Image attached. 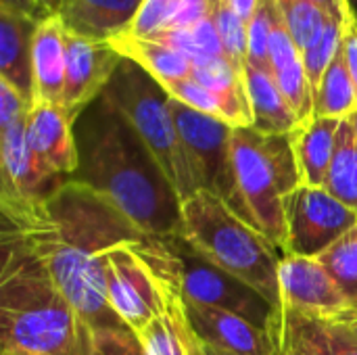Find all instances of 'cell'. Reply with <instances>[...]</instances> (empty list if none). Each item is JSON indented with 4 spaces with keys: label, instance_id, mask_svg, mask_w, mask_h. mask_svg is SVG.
<instances>
[{
    "label": "cell",
    "instance_id": "cell-1",
    "mask_svg": "<svg viewBox=\"0 0 357 355\" xmlns=\"http://www.w3.org/2000/svg\"><path fill=\"white\" fill-rule=\"evenodd\" d=\"M2 234L21 243L92 331L128 328L109 305V253L146 239L98 192L67 180L42 201H4ZM130 331V328H128Z\"/></svg>",
    "mask_w": 357,
    "mask_h": 355
},
{
    "label": "cell",
    "instance_id": "cell-2",
    "mask_svg": "<svg viewBox=\"0 0 357 355\" xmlns=\"http://www.w3.org/2000/svg\"><path fill=\"white\" fill-rule=\"evenodd\" d=\"M73 130L79 163L71 180L98 192L146 236L182 234V199L146 142L105 94L75 119Z\"/></svg>",
    "mask_w": 357,
    "mask_h": 355
},
{
    "label": "cell",
    "instance_id": "cell-3",
    "mask_svg": "<svg viewBox=\"0 0 357 355\" xmlns=\"http://www.w3.org/2000/svg\"><path fill=\"white\" fill-rule=\"evenodd\" d=\"M92 328L61 293L44 266L2 234L0 339L2 352L90 355Z\"/></svg>",
    "mask_w": 357,
    "mask_h": 355
},
{
    "label": "cell",
    "instance_id": "cell-4",
    "mask_svg": "<svg viewBox=\"0 0 357 355\" xmlns=\"http://www.w3.org/2000/svg\"><path fill=\"white\" fill-rule=\"evenodd\" d=\"M180 236L207 262L255 289L284 314L280 291L282 253L220 197L207 190H197L188 197L182 203Z\"/></svg>",
    "mask_w": 357,
    "mask_h": 355
},
{
    "label": "cell",
    "instance_id": "cell-5",
    "mask_svg": "<svg viewBox=\"0 0 357 355\" xmlns=\"http://www.w3.org/2000/svg\"><path fill=\"white\" fill-rule=\"evenodd\" d=\"M238 218L270 239L284 257V199L301 186L291 134H261L234 128L230 140Z\"/></svg>",
    "mask_w": 357,
    "mask_h": 355
},
{
    "label": "cell",
    "instance_id": "cell-6",
    "mask_svg": "<svg viewBox=\"0 0 357 355\" xmlns=\"http://www.w3.org/2000/svg\"><path fill=\"white\" fill-rule=\"evenodd\" d=\"M153 274L169 280L186 301L238 314L266 331L280 349L282 314L255 289L199 255L180 234L146 236L136 245Z\"/></svg>",
    "mask_w": 357,
    "mask_h": 355
},
{
    "label": "cell",
    "instance_id": "cell-7",
    "mask_svg": "<svg viewBox=\"0 0 357 355\" xmlns=\"http://www.w3.org/2000/svg\"><path fill=\"white\" fill-rule=\"evenodd\" d=\"M161 163L182 203L197 192L186 149L169 111V94L140 65L123 59L102 92Z\"/></svg>",
    "mask_w": 357,
    "mask_h": 355
},
{
    "label": "cell",
    "instance_id": "cell-8",
    "mask_svg": "<svg viewBox=\"0 0 357 355\" xmlns=\"http://www.w3.org/2000/svg\"><path fill=\"white\" fill-rule=\"evenodd\" d=\"M169 111L186 149L197 190L213 192L238 216V195L230 159L234 126L220 117L195 111L172 96Z\"/></svg>",
    "mask_w": 357,
    "mask_h": 355
},
{
    "label": "cell",
    "instance_id": "cell-9",
    "mask_svg": "<svg viewBox=\"0 0 357 355\" xmlns=\"http://www.w3.org/2000/svg\"><path fill=\"white\" fill-rule=\"evenodd\" d=\"M284 255L320 257L357 226V213L326 188L301 184L284 199Z\"/></svg>",
    "mask_w": 357,
    "mask_h": 355
},
{
    "label": "cell",
    "instance_id": "cell-10",
    "mask_svg": "<svg viewBox=\"0 0 357 355\" xmlns=\"http://www.w3.org/2000/svg\"><path fill=\"white\" fill-rule=\"evenodd\" d=\"M280 291L284 310L331 324H357V308L316 257L284 255L280 264Z\"/></svg>",
    "mask_w": 357,
    "mask_h": 355
},
{
    "label": "cell",
    "instance_id": "cell-11",
    "mask_svg": "<svg viewBox=\"0 0 357 355\" xmlns=\"http://www.w3.org/2000/svg\"><path fill=\"white\" fill-rule=\"evenodd\" d=\"M136 245H121L109 253L107 297L117 318L134 335H140L161 316L163 293L157 276L136 251Z\"/></svg>",
    "mask_w": 357,
    "mask_h": 355
},
{
    "label": "cell",
    "instance_id": "cell-12",
    "mask_svg": "<svg viewBox=\"0 0 357 355\" xmlns=\"http://www.w3.org/2000/svg\"><path fill=\"white\" fill-rule=\"evenodd\" d=\"M67 65L61 107L75 121L109 86L123 56L109 40H90L75 33L65 36Z\"/></svg>",
    "mask_w": 357,
    "mask_h": 355
},
{
    "label": "cell",
    "instance_id": "cell-13",
    "mask_svg": "<svg viewBox=\"0 0 357 355\" xmlns=\"http://www.w3.org/2000/svg\"><path fill=\"white\" fill-rule=\"evenodd\" d=\"M65 182L31 151L27 115L0 128V199L42 201Z\"/></svg>",
    "mask_w": 357,
    "mask_h": 355
},
{
    "label": "cell",
    "instance_id": "cell-14",
    "mask_svg": "<svg viewBox=\"0 0 357 355\" xmlns=\"http://www.w3.org/2000/svg\"><path fill=\"white\" fill-rule=\"evenodd\" d=\"M184 308L188 322L203 345L234 355H280L278 345L266 331L238 314L186 299Z\"/></svg>",
    "mask_w": 357,
    "mask_h": 355
},
{
    "label": "cell",
    "instance_id": "cell-15",
    "mask_svg": "<svg viewBox=\"0 0 357 355\" xmlns=\"http://www.w3.org/2000/svg\"><path fill=\"white\" fill-rule=\"evenodd\" d=\"M75 121L61 105L36 103L27 113V142L31 151L59 176L71 180L77 172Z\"/></svg>",
    "mask_w": 357,
    "mask_h": 355
},
{
    "label": "cell",
    "instance_id": "cell-16",
    "mask_svg": "<svg viewBox=\"0 0 357 355\" xmlns=\"http://www.w3.org/2000/svg\"><path fill=\"white\" fill-rule=\"evenodd\" d=\"M40 21L0 8V80L10 84L33 107V36Z\"/></svg>",
    "mask_w": 357,
    "mask_h": 355
},
{
    "label": "cell",
    "instance_id": "cell-17",
    "mask_svg": "<svg viewBox=\"0 0 357 355\" xmlns=\"http://www.w3.org/2000/svg\"><path fill=\"white\" fill-rule=\"evenodd\" d=\"M270 67L278 88L295 109L299 121L301 123L310 121L314 117V90L303 65L301 50L289 36L278 4L274 10L272 33H270Z\"/></svg>",
    "mask_w": 357,
    "mask_h": 355
},
{
    "label": "cell",
    "instance_id": "cell-18",
    "mask_svg": "<svg viewBox=\"0 0 357 355\" xmlns=\"http://www.w3.org/2000/svg\"><path fill=\"white\" fill-rule=\"evenodd\" d=\"M280 355H357V331L284 310Z\"/></svg>",
    "mask_w": 357,
    "mask_h": 355
},
{
    "label": "cell",
    "instance_id": "cell-19",
    "mask_svg": "<svg viewBox=\"0 0 357 355\" xmlns=\"http://www.w3.org/2000/svg\"><path fill=\"white\" fill-rule=\"evenodd\" d=\"M144 0H69L56 15L69 33L111 40L134 23Z\"/></svg>",
    "mask_w": 357,
    "mask_h": 355
},
{
    "label": "cell",
    "instance_id": "cell-20",
    "mask_svg": "<svg viewBox=\"0 0 357 355\" xmlns=\"http://www.w3.org/2000/svg\"><path fill=\"white\" fill-rule=\"evenodd\" d=\"M65 36L67 29L63 27L56 15L48 17L38 25V31L33 36V52H31L36 103L61 105L63 90H65V65H67Z\"/></svg>",
    "mask_w": 357,
    "mask_h": 355
},
{
    "label": "cell",
    "instance_id": "cell-21",
    "mask_svg": "<svg viewBox=\"0 0 357 355\" xmlns=\"http://www.w3.org/2000/svg\"><path fill=\"white\" fill-rule=\"evenodd\" d=\"M343 119L312 117L291 132V144L299 167L301 184L324 188L328 167L337 146V134Z\"/></svg>",
    "mask_w": 357,
    "mask_h": 355
},
{
    "label": "cell",
    "instance_id": "cell-22",
    "mask_svg": "<svg viewBox=\"0 0 357 355\" xmlns=\"http://www.w3.org/2000/svg\"><path fill=\"white\" fill-rule=\"evenodd\" d=\"M245 84L253 113L251 128L261 134H291L301 126L295 109L278 88L272 73L247 65Z\"/></svg>",
    "mask_w": 357,
    "mask_h": 355
},
{
    "label": "cell",
    "instance_id": "cell-23",
    "mask_svg": "<svg viewBox=\"0 0 357 355\" xmlns=\"http://www.w3.org/2000/svg\"><path fill=\"white\" fill-rule=\"evenodd\" d=\"M111 46L123 56L140 65L146 73H151L159 84L174 82V80H184L192 75V61L153 38H138L130 33H121L109 40Z\"/></svg>",
    "mask_w": 357,
    "mask_h": 355
},
{
    "label": "cell",
    "instance_id": "cell-24",
    "mask_svg": "<svg viewBox=\"0 0 357 355\" xmlns=\"http://www.w3.org/2000/svg\"><path fill=\"white\" fill-rule=\"evenodd\" d=\"M357 109V90L343 56V44L328 65L316 94H314V117L347 119Z\"/></svg>",
    "mask_w": 357,
    "mask_h": 355
},
{
    "label": "cell",
    "instance_id": "cell-25",
    "mask_svg": "<svg viewBox=\"0 0 357 355\" xmlns=\"http://www.w3.org/2000/svg\"><path fill=\"white\" fill-rule=\"evenodd\" d=\"M324 188L357 213V130L349 117L341 121Z\"/></svg>",
    "mask_w": 357,
    "mask_h": 355
},
{
    "label": "cell",
    "instance_id": "cell-26",
    "mask_svg": "<svg viewBox=\"0 0 357 355\" xmlns=\"http://www.w3.org/2000/svg\"><path fill=\"white\" fill-rule=\"evenodd\" d=\"M153 40L163 42L180 52H184L192 65L197 63H205L209 59H222L226 56L218 27L213 23V17H207L195 25H190L188 29H178V31H163L153 36ZM228 59V56H226Z\"/></svg>",
    "mask_w": 357,
    "mask_h": 355
},
{
    "label": "cell",
    "instance_id": "cell-27",
    "mask_svg": "<svg viewBox=\"0 0 357 355\" xmlns=\"http://www.w3.org/2000/svg\"><path fill=\"white\" fill-rule=\"evenodd\" d=\"M276 4L289 36L301 52L322 36L331 19L312 0H276Z\"/></svg>",
    "mask_w": 357,
    "mask_h": 355
},
{
    "label": "cell",
    "instance_id": "cell-28",
    "mask_svg": "<svg viewBox=\"0 0 357 355\" xmlns=\"http://www.w3.org/2000/svg\"><path fill=\"white\" fill-rule=\"evenodd\" d=\"M316 259L326 268L345 297L357 308V226Z\"/></svg>",
    "mask_w": 357,
    "mask_h": 355
},
{
    "label": "cell",
    "instance_id": "cell-29",
    "mask_svg": "<svg viewBox=\"0 0 357 355\" xmlns=\"http://www.w3.org/2000/svg\"><path fill=\"white\" fill-rule=\"evenodd\" d=\"M213 23L218 27L224 52L228 61L245 73L247 59H249V38H247V23L224 2L220 0L213 10Z\"/></svg>",
    "mask_w": 357,
    "mask_h": 355
},
{
    "label": "cell",
    "instance_id": "cell-30",
    "mask_svg": "<svg viewBox=\"0 0 357 355\" xmlns=\"http://www.w3.org/2000/svg\"><path fill=\"white\" fill-rule=\"evenodd\" d=\"M343 29H345V23L331 17L328 23H326V29L322 31V36L310 48H305L301 52L314 94L318 90L328 65L333 63V59L337 56V52H339V48L343 44Z\"/></svg>",
    "mask_w": 357,
    "mask_h": 355
},
{
    "label": "cell",
    "instance_id": "cell-31",
    "mask_svg": "<svg viewBox=\"0 0 357 355\" xmlns=\"http://www.w3.org/2000/svg\"><path fill=\"white\" fill-rule=\"evenodd\" d=\"M276 0H259L255 15L247 23V38H249V59L247 65L257 67L261 71L272 73L270 67V33L274 21Z\"/></svg>",
    "mask_w": 357,
    "mask_h": 355
},
{
    "label": "cell",
    "instance_id": "cell-32",
    "mask_svg": "<svg viewBox=\"0 0 357 355\" xmlns=\"http://www.w3.org/2000/svg\"><path fill=\"white\" fill-rule=\"evenodd\" d=\"M161 86L165 88V92H167L172 98L184 103L186 107L228 121L224 103H222L209 88H205L203 84H199L195 77L174 80V82H165V84H161Z\"/></svg>",
    "mask_w": 357,
    "mask_h": 355
},
{
    "label": "cell",
    "instance_id": "cell-33",
    "mask_svg": "<svg viewBox=\"0 0 357 355\" xmlns=\"http://www.w3.org/2000/svg\"><path fill=\"white\" fill-rule=\"evenodd\" d=\"M182 0H144L134 23L126 33L138 38H153L169 27Z\"/></svg>",
    "mask_w": 357,
    "mask_h": 355
},
{
    "label": "cell",
    "instance_id": "cell-34",
    "mask_svg": "<svg viewBox=\"0 0 357 355\" xmlns=\"http://www.w3.org/2000/svg\"><path fill=\"white\" fill-rule=\"evenodd\" d=\"M90 355H149L140 339L128 328H102L92 333Z\"/></svg>",
    "mask_w": 357,
    "mask_h": 355
},
{
    "label": "cell",
    "instance_id": "cell-35",
    "mask_svg": "<svg viewBox=\"0 0 357 355\" xmlns=\"http://www.w3.org/2000/svg\"><path fill=\"white\" fill-rule=\"evenodd\" d=\"M29 103L4 80H0V128L29 113Z\"/></svg>",
    "mask_w": 357,
    "mask_h": 355
},
{
    "label": "cell",
    "instance_id": "cell-36",
    "mask_svg": "<svg viewBox=\"0 0 357 355\" xmlns=\"http://www.w3.org/2000/svg\"><path fill=\"white\" fill-rule=\"evenodd\" d=\"M343 56H345V65L349 69V75L356 84L357 90V17L351 15L345 21V29H343Z\"/></svg>",
    "mask_w": 357,
    "mask_h": 355
},
{
    "label": "cell",
    "instance_id": "cell-37",
    "mask_svg": "<svg viewBox=\"0 0 357 355\" xmlns=\"http://www.w3.org/2000/svg\"><path fill=\"white\" fill-rule=\"evenodd\" d=\"M0 8H8L15 13H21L25 17H31L36 21H46L48 17H52L38 0H0Z\"/></svg>",
    "mask_w": 357,
    "mask_h": 355
},
{
    "label": "cell",
    "instance_id": "cell-38",
    "mask_svg": "<svg viewBox=\"0 0 357 355\" xmlns=\"http://www.w3.org/2000/svg\"><path fill=\"white\" fill-rule=\"evenodd\" d=\"M318 8H322L328 17H333V19H339V21H347L351 15H356L354 13V8H351V4H349V0H312Z\"/></svg>",
    "mask_w": 357,
    "mask_h": 355
},
{
    "label": "cell",
    "instance_id": "cell-39",
    "mask_svg": "<svg viewBox=\"0 0 357 355\" xmlns=\"http://www.w3.org/2000/svg\"><path fill=\"white\" fill-rule=\"evenodd\" d=\"M245 23L251 21V17L255 15V8H257V2L259 0H224Z\"/></svg>",
    "mask_w": 357,
    "mask_h": 355
},
{
    "label": "cell",
    "instance_id": "cell-40",
    "mask_svg": "<svg viewBox=\"0 0 357 355\" xmlns=\"http://www.w3.org/2000/svg\"><path fill=\"white\" fill-rule=\"evenodd\" d=\"M50 15H59L63 8V0H38Z\"/></svg>",
    "mask_w": 357,
    "mask_h": 355
},
{
    "label": "cell",
    "instance_id": "cell-41",
    "mask_svg": "<svg viewBox=\"0 0 357 355\" xmlns=\"http://www.w3.org/2000/svg\"><path fill=\"white\" fill-rule=\"evenodd\" d=\"M205 352H207V355H234V354H230V352L218 349V347H209V345H205Z\"/></svg>",
    "mask_w": 357,
    "mask_h": 355
},
{
    "label": "cell",
    "instance_id": "cell-42",
    "mask_svg": "<svg viewBox=\"0 0 357 355\" xmlns=\"http://www.w3.org/2000/svg\"><path fill=\"white\" fill-rule=\"evenodd\" d=\"M349 119L354 121V126H356V130H357V109L351 113V115H349Z\"/></svg>",
    "mask_w": 357,
    "mask_h": 355
},
{
    "label": "cell",
    "instance_id": "cell-43",
    "mask_svg": "<svg viewBox=\"0 0 357 355\" xmlns=\"http://www.w3.org/2000/svg\"><path fill=\"white\" fill-rule=\"evenodd\" d=\"M2 355H25V354H15V352H2Z\"/></svg>",
    "mask_w": 357,
    "mask_h": 355
},
{
    "label": "cell",
    "instance_id": "cell-44",
    "mask_svg": "<svg viewBox=\"0 0 357 355\" xmlns=\"http://www.w3.org/2000/svg\"><path fill=\"white\" fill-rule=\"evenodd\" d=\"M67 2H69V0H63V6H65V4H67Z\"/></svg>",
    "mask_w": 357,
    "mask_h": 355
},
{
    "label": "cell",
    "instance_id": "cell-45",
    "mask_svg": "<svg viewBox=\"0 0 357 355\" xmlns=\"http://www.w3.org/2000/svg\"><path fill=\"white\" fill-rule=\"evenodd\" d=\"M356 331H357V324H356Z\"/></svg>",
    "mask_w": 357,
    "mask_h": 355
}]
</instances>
